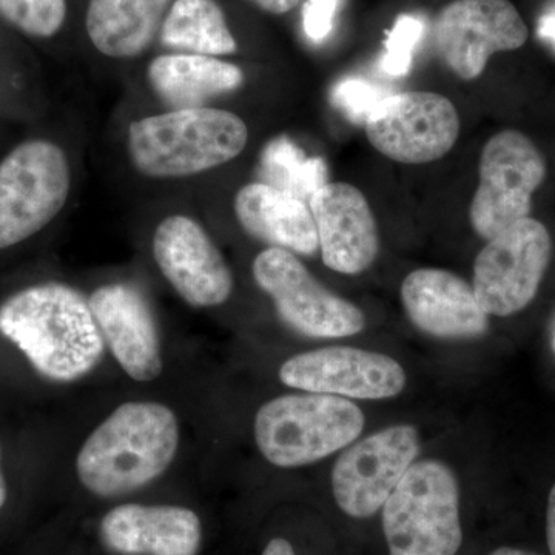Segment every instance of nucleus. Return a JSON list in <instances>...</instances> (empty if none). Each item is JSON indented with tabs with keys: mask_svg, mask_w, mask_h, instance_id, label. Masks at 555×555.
Returning <instances> with one entry per match:
<instances>
[{
	"mask_svg": "<svg viewBox=\"0 0 555 555\" xmlns=\"http://www.w3.org/2000/svg\"><path fill=\"white\" fill-rule=\"evenodd\" d=\"M251 5L264 11V13L273 14V16H283L297 9L299 3L305 0H247Z\"/></svg>",
	"mask_w": 555,
	"mask_h": 555,
	"instance_id": "28",
	"label": "nucleus"
},
{
	"mask_svg": "<svg viewBox=\"0 0 555 555\" xmlns=\"http://www.w3.org/2000/svg\"><path fill=\"white\" fill-rule=\"evenodd\" d=\"M480 184L469 207L470 225L491 241L529 218L532 196L546 178V163L534 142L505 130L486 142L480 156Z\"/></svg>",
	"mask_w": 555,
	"mask_h": 555,
	"instance_id": "8",
	"label": "nucleus"
},
{
	"mask_svg": "<svg viewBox=\"0 0 555 555\" xmlns=\"http://www.w3.org/2000/svg\"><path fill=\"white\" fill-rule=\"evenodd\" d=\"M280 379L306 392L360 400L397 397L406 386L398 361L356 347H323L288 358Z\"/></svg>",
	"mask_w": 555,
	"mask_h": 555,
	"instance_id": "14",
	"label": "nucleus"
},
{
	"mask_svg": "<svg viewBox=\"0 0 555 555\" xmlns=\"http://www.w3.org/2000/svg\"><path fill=\"white\" fill-rule=\"evenodd\" d=\"M491 555H535L528 553V551L514 550V547H500V550L494 551Z\"/></svg>",
	"mask_w": 555,
	"mask_h": 555,
	"instance_id": "33",
	"label": "nucleus"
},
{
	"mask_svg": "<svg viewBox=\"0 0 555 555\" xmlns=\"http://www.w3.org/2000/svg\"><path fill=\"white\" fill-rule=\"evenodd\" d=\"M0 17L33 39H53L68 20V0H0Z\"/></svg>",
	"mask_w": 555,
	"mask_h": 555,
	"instance_id": "24",
	"label": "nucleus"
},
{
	"mask_svg": "<svg viewBox=\"0 0 555 555\" xmlns=\"http://www.w3.org/2000/svg\"><path fill=\"white\" fill-rule=\"evenodd\" d=\"M259 181L291 193L309 203L327 184V166L321 158H310L291 139H273L259 158Z\"/></svg>",
	"mask_w": 555,
	"mask_h": 555,
	"instance_id": "23",
	"label": "nucleus"
},
{
	"mask_svg": "<svg viewBox=\"0 0 555 555\" xmlns=\"http://www.w3.org/2000/svg\"><path fill=\"white\" fill-rule=\"evenodd\" d=\"M150 238L153 261L160 275L190 308L225 305L235 291V276L206 224L192 208L166 207Z\"/></svg>",
	"mask_w": 555,
	"mask_h": 555,
	"instance_id": "7",
	"label": "nucleus"
},
{
	"mask_svg": "<svg viewBox=\"0 0 555 555\" xmlns=\"http://www.w3.org/2000/svg\"><path fill=\"white\" fill-rule=\"evenodd\" d=\"M178 416L166 404H120L83 441L76 474L101 499L129 495L158 480L177 456Z\"/></svg>",
	"mask_w": 555,
	"mask_h": 555,
	"instance_id": "3",
	"label": "nucleus"
},
{
	"mask_svg": "<svg viewBox=\"0 0 555 555\" xmlns=\"http://www.w3.org/2000/svg\"><path fill=\"white\" fill-rule=\"evenodd\" d=\"M553 241L542 222L525 218L488 241L474 264V294L488 315L524 310L539 292Z\"/></svg>",
	"mask_w": 555,
	"mask_h": 555,
	"instance_id": "10",
	"label": "nucleus"
},
{
	"mask_svg": "<svg viewBox=\"0 0 555 555\" xmlns=\"http://www.w3.org/2000/svg\"><path fill=\"white\" fill-rule=\"evenodd\" d=\"M0 462H2V449H0ZM7 496H9V488H7L5 476H3L2 463H0V509L5 505Z\"/></svg>",
	"mask_w": 555,
	"mask_h": 555,
	"instance_id": "32",
	"label": "nucleus"
},
{
	"mask_svg": "<svg viewBox=\"0 0 555 555\" xmlns=\"http://www.w3.org/2000/svg\"><path fill=\"white\" fill-rule=\"evenodd\" d=\"M425 33V21L412 14L397 17L392 30L387 33L386 53L382 60V69L393 78L406 76L412 67L416 43Z\"/></svg>",
	"mask_w": 555,
	"mask_h": 555,
	"instance_id": "25",
	"label": "nucleus"
},
{
	"mask_svg": "<svg viewBox=\"0 0 555 555\" xmlns=\"http://www.w3.org/2000/svg\"><path fill=\"white\" fill-rule=\"evenodd\" d=\"M389 94V91L366 80L346 79L332 91V104L341 109L352 122L364 126L379 102Z\"/></svg>",
	"mask_w": 555,
	"mask_h": 555,
	"instance_id": "26",
	"label": "nucleus"
},
{
	"mask_svg": "<svg viewBox=\"0 0 555 555\" xmlns=\"http://www.w3.org/2000/svg\"><path fill=\"white\" fill-rule=\"evenodd\" d=\"M0 334L53 382L86 377L104 357L89 297L64 283L35 284L7 298L0 305Z\"/></svg>",
	"mask_w": 555,
	"mask_h": 555,
	"instance_id": "2",
	"label": "nucleus"
},
{
	"mask_svg": "<svg viewBox=\"0 0 555 555\" xmlns=\"http://www.w3.org/2000/svg\"><path fill=\"white\" fill-rule=\"evenodd\" d=\"M546 535L551 554L555 555V485L551 489L550 500H547Z\"/></svg>",
	"mask_w": 555,
	"mask_h": 555,
	"instance_id": "29",
	"label": "nucleus"
},
{
	"mask_svg": "<svg viewBox=\"0 0 555 555\" xmlns=\"http://www.w3.org/2000/svg\"><path fill=\"white\" fill-rule=\"evenodd\" d=\"M420 452L414 426L379 430L349 447L332 470V489L347 516L367 518L382 509Z\"/></svg>",
	"mask_w": 555,
	"mask_h": 555,
	"instance_id": "13",
	"label": "nucleus"
},
{
	"mask_svg": "<svg viewBox=\"0 0 555 555\" xmlns=\"http://www.w3.org/2000/svg\"><path fill=\"white\" fill-rule=\"evenodd\" d=\"M369 142L386 158L427 164L443 158L460 133L455 105L438 93L389 94L364 124Z\"/></svg>",
	"mask_w": 555,
	"mask_h": 555,
	"instance_id": "11",
	"label": "nucleus"
},
{
	"mask_svg": "<svg viewBox=\"0 0 555 555\" xmlns=\"http://www.w3.org/2000/svg\"><path fill=\"white\" fill-rule=\"evenodd\" d=\"M364 414L347 398L297 393L273 398L255 416V441L278 467H299L345 449L363 433Z\"/></svg>",
	"mask_w": 555,
	"mask_h": 555,
	"instance_id": "5",
	"label": "nucleus"
},
{
	"mask_svg": "<svg viewBox=\"0 0 555 555\" xmlns=\"http://www.w3.org/2000/svg\"><path fill=\"white\" fill-rule=\"evenodd\" d=\"M173 0H87L83 33L102 61L131 64L158 43Z\"/></svg>",
	"mask_w": 555,
	"mask_h": 555,
	"instance_id": "20",
	"label": "nucleus"
},
{
	"mask_svg": "<svg viewBox=\"0 0 555 555\" xmlns=\"http://www.w3.org/2000/svg\"><path fill=\"white\" fill-rule=\"evenodd\" d=\"M390 555H456L462 546L459 485L438 460L409 467L383 505Z\"/></svg>",
	"mask_w": 555,
	"mask_h": 555,
	"instance_id": "6",
	"label": "nucleus"
},
{
	"mask_svg": "<svg viewBox=\"0 0 555 555\" xmlns=\"http://www.w3.org/2000/svg\"><path fill=\"white\" fill-rule=\"evenodd\" d=\"M401 299L412 324L430 337L469 339L488 331L489 315L473 286L448 270L409 273L401 286Z\"/></svg>",
	"mask_w": 555,
	"mask_h": 555,
	"instance_id": "19",
	"label": "nucleus"
},
{
	"mask_svg": "<svg viewBox=\"0 0 555 555\" xmlns=\"http://www.w3.org/2000/svg\"><path fill=\"white\" fill-rule=\"evenodd\" d=\"M539 36L555 47V5L540 17Z\"/></svg>",
	"mask_w": 555,
	"mask_h": 555,
	"instance_id": "30",
	"label": "nucleus"
},
{
	"mask_svg": "<svg viewBox=\"0 0 555 555\" xmlns=\"http://www.w3.org/2000/svg\"><path fill=\"white\" fill-rule=\"evenodd\" d=\"M433 33L441 62L463 80L477 79L492 54L521 49L529 38L509 0H455L438 13Z\"/></svg>",
	"mask_w": 555,
	"mask_h": 555,
	"instance_id": "12",
	"label": "nucleus"
},
{
	"mask_svg": "<svg viewBox=\"0 0 555 555\" xmlns=\"http://www.w3.org/2000/svg\"><path fill=\"white\" fill-rule=\"evenodd\" d=\"M158 43L163 51L171 53L225 60L240 51L228 14L218 0H173L160 27Z\"/></svg>",
	"mask_w": 555,
	"mask_h": 555,
	"instance_id": "22",
	"label": "nucleus"
},
{
	"mask_svg": "<svg viewBox=\"0 0 555 555\" xmlns=\"http://www.w3.org/2000/svg\"><path fill=\"white\" fill-rule=\"evenodd\" d=\"M78 158L61 139L31 137L0 159V250L39 235L67 210Z\"/></svg>",
	"mask_w": 555,
	"mask_h": 555,
	"instance_id": "4",
	"label": "nucleus"
},
{
	"mask_svg": "<svg viewBox=\"0 0 555 555\" xmlns=\"http://www.w3.org/2000/svg\"><path fill=\"white\" fill-rule=\"evenodd\" d=\"M246 83L244 68L225 57L160 51L142 67L133 98L158 108L225 107Z\"/></svg>",
	"mask_w": 555,
	"mask_h": 555,
	"instance_id": "15",
	"label": "nucleus"
},
{
	"mask_svg": "<svg viewBox=\"0 0 555 555\" xmlns=\"http://www.w3.org/2000/svg\"><path fill=\"white\" fill-rule=\"evenodd\" d=\"M251 275L272 298L284 324L305 337H352L366 327L360 308L327 291L292 251L276 247L259 251Z\"/></svg>",
	"mask_w": 555,
	"mask_h": 555,
	"instance_id": "9",
	"label": "nucleus"
},
{
	"mask_svg": "<svg viewBox=\"0 0 555 555\" xmlns=\"http://www.w3.org/2000/svg\"><path fill=\"white\" fill-rule=\"evenodd\" d=\"M91 312L109 352L134 382L150 383L163 372L155 313L144 292L131 283L101 284L89 295Z\"/></svg>",
	"mask_w": 555,
	"mask_h": 555,
	"instance_id": "16",
	"label": "nucleus"
},
{
	"mask_svg": "<svg viewBox=\"0 0 555 555\" xmlns=\"http://www.w3.org/2000/svg\"><path fill=\"white\" fill-rule=\"evenodd\" d=\"M339 0H306L302 9V25L312 42L321 43L334 28Z\"/></svg>",
	"mask_w": 555,
	"mask_h": 555,
	"instance_id": "27",
	"label": "nucleus"
},
{
	"mask_svg": "<svg viewBox=\"0 0 555 555\" xmlns=\"http://www.w3.org/2000/svg\"><path fill=\"white\" fill-rule=\"evenodd\" d=\"M100 537L116 555H196L203 524L189 507L127 503L102 517Z\"/></svg>",
	"mask_w": 555,
	"mask_h": 555,
	"instance_id": "18",
	"label": "nucleus"
},
{
	"mask_svg": "<svg viewBox=\"0 0 555 555\" xmlns=\"http://www.w3.org/2000/svg\"><path fill=\"white\" fill-rule=\"evenodd\" d=\"M250 130L229 107L158 108L130 105L118 124L120 167L152 192L210 184L246 152Z\"/></svg>",
	"mask_w": 555,
	"mask_h": 555,
	"instance_id": "1",
	"label": "nucleus"
},
{
	"mask_svg": "<svg viewBox=\"0 0 555 555\" xmlns=\"http://www.w3.org/2000/svg\"><path fill=\"white\" fill-rule=\"evenodd\" d=\"M232 210L240 228L269 247L312 257L320 250L309 203L283 190L255 181L235 193Z\"/></svg>",
	"mask_w": 555,
	"mask_h": 555,
	"instance_id": "21",
	"label": "nucleus"
},
{
	"mask_svg": "<svg viewBox=\"0 0 555 555\" xmlns=\"http://www.w3.org/2000/svg\"><path fill=\"white\" fill-rule=\"evenodd\" d=\"M261 555H297L286 539L270 540Z\"/></svg>",
	"mask_w": 555,
	"mask_h": 555,
	"instance_id": "31",
	"label": "nucleus"
},
{
	"mask_svg": "<svg viewBox=\"0 0 555 555\" xmlns=\"http://www.w3.org/2000/svg\"><path fill=\"white\" fill-rule=\"evenodd\" d=\"M321 258L328 269L358 275L374 264L379 236L366 196L346 182H327L309 201Z\"/></svg>",
	"mask_w": 555,
	"mask_h": 555,
	"instance_id": "17",
	"label": "nucleus"
}]
</instances>
